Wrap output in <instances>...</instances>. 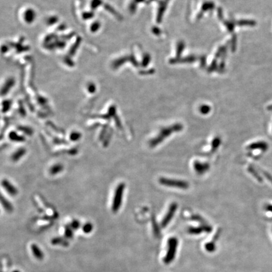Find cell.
<instances>
[{
  "label": "cell",
  "instance_id": "5b68a950",
  "mask_svg": "<svg viewBox=\"0 0 272 272\" xmlns=\"http://www.w3.org/2000/svg\"><path fill=\"white\" fill-rule=\"evenodd\" d=\"M178 207V205L176 203H173L170 205L168 212L167 213V214L166 215L165 217L164 218L162 221V226H166L167 225V224L170 222V221L172 219V217H173L176 210L177 209Z\"/></svg>",
  "mask_w": 272,
  "mask_h": 272
},
{
  "label": "cell",
  "instance_id": "52a82bcc",
  "mask_svg": "<svg viewBox=\"0 0 272 272\" xmlns=\"http://www.w3.org/2000/svg\"><path fill=\"white\" fill-rule=\"evenodd\" d=\"M32 249H33V251H34V254L37 256V258H42V255L41 254V253H40L39 251V250H38V248H37V246H32Z\"/></svg>",
  "mask_w": 272,
  "mask_h": 272
},
{
  "label": "cell",
  "instance_id": "8992f818",
  "mask_svg": "<svg viewBox=\"0 0 272 272\" xmlns=\"http://www.w3.org/2000/svg\"><path fill=\"white\" fill-rule=\"evenodd\" d=\"M221 143V139L218 137L215 138L212 141V152H214L215 151H216L217 149H218Z\"/></svg>",
  "mask_w": 272,
  "mask_h": 272
},
{
  "label": "cell",
  "instance_id": "277c9868",
  "mask_svg": "<svg viewBox=\"0 0 272 272\" xmlns=\"http://www.w3.org/2000/svg\"><path fill=\"white\" fill-rule=\"evenodd\" d=\"M194 168L197 173L203 175L210 169V165L209 163L200 162L199 161H195L194 163Z\"/></svg>",
  "mask_w": 272,
  "mask_h": 272
},
{
  "label": "cell",
  "instance_id": "6da1fadb",
  "mask_svg": "<svg viewBox=\"0 0 272 272\" xmlns=\"http://www.w3.org/2000/svg\"><path fill=\"white\" fill-rule=\"evenodd\" d=\"M183 125L178 123L161 129L156 137H155L149 142L150 147L154 148L157 146L159 144L162 143L165 139L169 138L170 135L174 133L180 132L183 130Z\"/></svg>",
  "mask_w": 272,
  "mask_h": 272
},
{
  "label": "cell",
  "instance_id": "7a4b0ae2",
  "mask_svg": "<svg viewBox=\"0 0 272 272\" xmlns=\"http://www.w3.org/2000/svg\"><path fill=\"white\" fill-rule=\"evenodd\" d=\"M159 182L160 184L168 187H172V188H176L183 189V190L188 189L190 186L189 183L186 181L176 180V179H171V178H164V177L160 178L159 179Z\"/></svg>",
  "mask_w": 272,
  "mask_h": 272
},
{
  "label": "cell",
  "instance_id": "ba28073f",
  "mask_svg": "<svg viewBox=\"0 0 272 272\" xmlns=\"http://www.w3.org/2000/svg\"><path fill=\"white\" fill-rule=\"evenodd\" d=\"M209 110H210V108H209V107L207 106H202V107L200 108V112H201L202 114H208L209 112Z\"/></svg>",
  "mask_w": 272,
  "mask_h": 272
},
{
  "label": "cell",
  "instance_id": "3957f363",
  "mask_svg": "<svg viewBox=\"0 0 272 272\" xmlns=\"http://www.w3.org/2000/svg\"><path fill=\"white\" fill-rule=\"evenodd\" d=\"M124 184H120L115 191V197L114 199V203L112 205V208L114 211H117L122 203V195L124 193Z\"/></svg>",
  "mask_w": 272,
  "mask_h": 272
}]
</instances>
